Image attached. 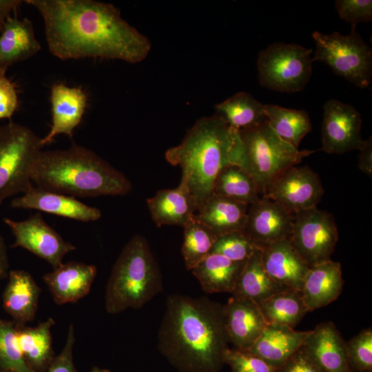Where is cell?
I'll return each mask as SVG.
<instances>
[{
  "label": "cell",
  "mask_w": 372,
  "mask_h": 372,
  "mask_svg": "<svg viewBox=\"0 0 372 372\" xmlns=\"http://www.w3.org/2000/svg\"><path fill=\"white\" fill-rule=\"evenodd\" d=\"M41 15L52 54L61 59L101 58L143 61L149 39L111 3L94 0H26Z\"/></svg>",
  "instance_id": "6da1fadb"
},
{
  "label": "cell",
  "mask_w": 372,
  "mask_h": 372,
  "mask_svg": "<svg viewBox=\"0 0 372 372\" xmlns=\"http://www.w3.org/2000/svg\"><path fill=\"white\" fill-rule=\"evenodd\" d=\"M229 343L223 304L205 296L167 297L158 349L180 372H218Z\"/></svg>",
  "instance_id": "7a4b0ae2"
},
{
  "label": "cell",
  "mask_w": 372,
  "mask_h": 372,
  "mask_svg": "<svg viewBox=\"0 0 372 372\" xmlns=\"http://www.w3.org/2000/svg\"><path fill=\"white\" fill-rule=\"evenodd\" d=\"M31 179L39 188L74 198L124 196L132 189L124 174L76 143L67 149L41 151Z\"/></svg>",
  "instance_id": "3957f363"
},
{
  "label": "cell",
  "mask_w": 372,
  "mask_h": 372,
  "mask_svg": "<svg viewBox=\"0 0 372 372\" xmlns=\"http://www.w3.org/2000/svg\"><path fill=\"white\" fill-rule=\"evenodd\" d=\"M236 131L214 114L199 118L182 143L165 152V158L182 169L180 184L194 198L198 211L212 194L214 180L230 156Z\"/></svg>",
  "instance_id": "277c9868"
},
{
  "label": "cell",
  "mask_w": 372,
  "mask_h": 372,
  "mask_svg": "<svg viewBox=\"0 0 372 372\" xmlns=\"http://www.w3.org/2000/svg\"><path fill=\"white\" fill-rule=\"evenodd\" d=\"M163 291V277L147 240L134 236L116 260L106 286L110 314L140 309Z\"/></svg>",
  "instance_id": "5b68a950"
},
{
  "label": "cell",
  "mask_w": 372,
  "mask_h": 372,
  "mask_svg": "<svg viewBox=\"0 0 372 372\" xmlns=\"http://www.w3.org/2000/svg\"><path fill=\"white\" fill-rule=\"evenodd\" d=\"M317 151L295 148L282 139L267 121L254 128L236 132L230 163L252 178L262 196L282 172Z\"/></svg>",
  "instance_id": "8992f818"
},
{
  "label": "cell",
  "mask_w": 372,
  "mask_h": 372,
  "mask_svg": "<svg viewBox=\"0 0 372 372\" xmlns=\"http://www.w3.org/2000/svg\"><path fill=\"white\" fill-rule=\"evenodd\" d=\"M41 141L21 124L10 121L0 125V205L33 186L31 174L43 147Z\"/></svg>",
  "instance_id": "52a82bcc"
},
{
  "label": "cell",
  "mask_w": 372,
  "mask_h": 372,
  "mask_svg": "<svg viewBox=\"0 0 372 372\" xmlns=\"http://www.w3.org/2000/svg\"><path fill=\"white\" fill-rule=\"evenodd\" d=\"M312 38L316 45L313 61L324 63L335 74L361 89L371 85L372 50L355 30L349 35L315 31Z\"/></svg>",
  "instance_id": "ba28073f"
},
{
  "label": "cell",
  "mask_w": 372,
  "mask_h": 372,
  "mask_svg": "<svg viewBox=\"0 0 372 372\" xmlns=\"http://www.w3.org/2000/svg\"><path fill=\"white\" fill-rule=\"evenodd\" d=\"M312 49L296 43H273L261 50L257 59L261 86L280 92L302 90L312 73Z\"/></svg>",
  "instance_id": "9c48e42d"
},
{
  "label": "cell",
  "mask_w": 372,
  "mask_h": 372,
  "mask_svg": "<svg viewBox=\"0 0 372 372\" xmlns=\"http://www.w3.org/2000/svg\"><path fill=\"white\" fill-rule=\"evenodd\" d=\"M289 240L309 267L330 260L338 240L333 216L317 207L293 214Z\"/></svg>",
  "instance_id": "30bf717a"
},
{
  "label": "cell",
  "mask_w": 372,
  "mask_h": 372,
  "mask_svg": "<svg viewBox=\"0 0 372 372\" xmlns=\"http://www.w3.org/2000/svg\"><path fill=\"white\" fill-rule=\"evenodd\" d=\"M324 189L318 175L308 165L292 166L267 187L265 196L292 214L316 207Z\"/></svg>",
  "instance_id": "8fae6325"
},
{
  "label": "cell",
  "mask_w": 372,
  "mask_h": 372,
  "mask_svg": "<svg viewBox=\"0 0 372 372\" xmlns=\"http://www.w3.org/2000/svg\"><path fill=\"white\" fill-rule=\"evenodd\" d=\"M3 222L14 237V247H20L30 251L48 262L53 269L63 263L68 253L76 249L74 245L65 240L45 223L39 212L22 221L4 218Z\"/></svg>",
  "instance_id": "7c38bea8"
},
{
  "label": "cell",
  "mask_w": 372,
  "mask_h": 372,
  "mask_svg": "<svg viewBox=\"0 0 372 372\" xmlns=\"http://www.w3.org/2000/svg\"><path fill=\"white\" fill-rule=\"evenodd\" d=\"M323 109L322 147L318 151L340 154L354 149L360 151L366 142L360 134V112L352 105L335 99L327 101Z\"/></svg>",
  "instance_id": "4fadbf2b"
},
{
  "label": "cell",
  "mask_w": 372,
  "mask_h": 372,
  "mask_svg": "<svg viewBox=\"0 0 372 372\" xmlns=\"http://www.w3.org/2000/svg\"><path fill=\"white\" fill-rule=\"evenodd\" d=\"M293 214L277 203L261 196L249 206L243 232L259 247L289 239Z\"/></svg>",
  "instance_id": "5bb4252c"
},
{
  "label": "cell",
  "mask_w": 372,
  "mask_h": 372,
  "mask_svg": "<svg viewBox=\"0 0 372 372\" xmlns=\"http://www.w3.org/2000/svg\"><path fill=\"white\" fill-rule=\"evenodd\" d=\"M223 314L229 341L239 351L249 349L267 325L258 304L249 298L231 296Z\"/></svg>",
  "instance_id": "9a60e30c"
},
{
  "label": "cell",
  "mask_w": 372,
  "mask_h": 372,
  "mask_svg": "<svg viewBox=\"0 0 372 372\" xmlns=\"http://www.w3.org/2000/svg\"><path fill=\"white\" fill-rule=\"evenodd\" d=\"M301 349L324 372H352L348 362L346 342L333 322L318 324L311 330Z\"/></svg>",
  "instance_id": "2e32d148"
},
{
  "label": "cell",
  "mask_w": 372,
  "mask_h": 372,
  "mask_svg": "<svg viewBox=\"0 0 372 372\" xmlns=\"http://www.w3.org/2000/svg\"><path fill=\"white\" fill-rule=\"evenodd\" d=\"M13 208L33 209L81 222H92L101 216L99 209L81 203L76 198L32 186L12 199Z\"/></svg>",
  "instance_id": "e0dca14e"
},
{
  "label": "cell",
  "mask_w": 372,
  "mask_h": 372,
  "mask_svg": "<svg viewBox=\"0 0 372 372\" xmlns=\"http://www.w3.org/2000/svg\"><path fill=\"white\" fill-rule=\"evenodd\" d=\"M50 103L52 125L48 134L41 138L43 146L52 143L61 134L72 137L85 114L87 96L81 87L56 83L51 89Z\"/></svg>",
  "instance_id": "ac0fdd59"
},
{
  "label": "cell",
  "mask_w": 372,
  "mask_h": 372,
  "mask_svg": "<svg viewBox=\"0 0 372 372\" xmlns=\"http://www.w3.org/2000/svg\"><path fill=\"white\" fill-rule=\"evenodd\" d=\"M261 258L265 271L275 282L287 289L301 291L310 267L289 239L261 247Z\"/></svg>",
  "instance_id": "d6986e66"
},
{
  "label": "cell",
  "mask_w": 372,
  "mask_h": 372,
  "mask_svg": "<svg viewBox=\"0 0 372 372\" xmlns=\"http://www.w3.org/2000/svg\"><path fill=\"white\" fill-rule=\"evenodd\" d=\"M94 265L79 262L62 263L43 276L56 304L76 302L88 294L96 276Z\"/></svg>",
  "instance_id": "ffe728a7"
},
{
  "label": "cell",
  "mask_w": 372,
  "mask_h": 372,
  "mask_svg": "<svg viewBox=\"0 0 372 372\" xmlns=\"http://www.w3.org/2000/svg\"><path fill=\"white\" fill-rule=\"evenodd\" d=\"M311 330L300 331L287 326L267 324L255 343L244 351L279 368L303 345Z\"/></svg>",
  "instance_id": "44dd1931"
},
{
  "label": "cell",
  "mask_w": 372,
  "mask_h": 372,
  "mask_svg": "<svg viewBox=\"0 0 372 372\" xmlns=\"http://www.w3.org/2000/svg\"><path fill=\"white\" fill-rule=\"evenodd\" d=\"M344 285L341 265L331 259L309 268L301 290L309 312L327 306L341 294Z\"/></svg>",
  "instance_id": "7402d4cb"
},
{
  "label": "cell",
  "mask_w": 372,
  "mask_h": 372,
  "mask_svg": "<svg viewBox=\"0 0 372 372\" xmlns=\"http://www.w3.org/2000/svg\"><path fill=\"white\" fill-rule=\"evenodd\" d=\"M2 295L4 310L16 324L25 325L34 320L41 290L34 278L24 270H11Z\"/></svg>",
  "instance_id": "603a6c76"
},
{
  "label": "cell",
  "mask_w": 372,
  "mask_h": 372,
  "mask_svg": "<svg viewBox=\"0 0 372 372\" xmlns=\"http://www.w3.org/2000/svg\"><path fill=\"white\" fill-rule=\"evenodd\" d=\"M40 50L32 21L8 17L0 35V72H6L10 65L32 57Z\"/></svg>",
  "instance_id": "cb8c5ba5"
},
{
  "label": "cell",
  "mask_w": 372,
  "mask_h": 372,
  "mask_svg": "<svg viewBox=\"0 0 372 372\" xmlns=\"http://www.w3.org/2000/svg\"><path fill=\"white\" fill-rule=\"evenodd\" d=\"M151 216L158 227H185L197 213V204L189 191L182 185L174 189L158 190L147 200Z\"/></svg>",
  "instance_id": "d4e9b609"
},
{
  "label": "cell",
  "mask_w": 372,
  "mask_h": 372,
  "mask_svg": "<svg viewBox=\"0 0 372 372\" xmlns=\"http://www.w3.org/2000/svg\"><path fill=\"white\" fill-rule=\"evenodd\" d=\"M249 206L233 199L212 194L196 214L197 218L218 237L242 231Z\"/></svg>",
  "instance_id": "484cf974"
},
{
  "label": "cell",
  "mask_w": 372,
  "mask_h": 372,
  "mask_svg": "<svg viewBox=\"0 0 372 372\" xmlns=\"http://www.w3.org/2000/svg\"><path fill=\"white\" fill-rule=\"evenodd\" d=\"M54 324L52 318L35 327L15 324L17 342L23 359L35 372H45L55 356L51 335Z\"/></svg>",
  "instance_id": "4316f807"
},
{
  "label": "cell",
  "mask_w": 372,
  "mask_h": 372,
  "mask_svg": "<svg viewBox=\"0 0 372 372\" xmlns=\"http://www.w3.org/2000/svg\"><path fill=\"white\" fill-rule=\"evenodd\" d=\"M246 262L232 261L217 254H210L192 271L207 293H232Z\"/></svg>",
  "instance_id": "83f0119b"
},
{
  "label": "cell",
  "mask_w": 372,
  "mask_h": 372,
  "mask_svg": "<svg viewBox=\"0 0 372 372\" xmlns=\"http://www.w3.org/2000/svg\"><path fill=\"white\" fill-rule=\"evenodd\" d=\"M215 113L231 129L241 132L267 121L265 104L246 92H238L214 106Z\"/></svg>",
  "instance_id": "f1b7e54d"
},
{
  "label": "cell",
  "mask_w": 372,
  "mask_h": 372,
  "mask_svg": "<svg viewBox=\"0 0 372 372\" xmlns=\"http://www.w3.org/2000/svg\"><path fill=\"white\" fill-rule=\"evenodd\" d=\"M288 289L278 285L267 273L262 262L260 248L247 261L231 294L260 304L273 294Z\"/></svg>",
  "instance_id": "f546056e"
},
{
  "label": "cell",
  "mask_w": 372,
  "mask_h": 372,
  "mask_svg": "<svg viewBox=\"0 0 372 372\" xmlns=\"http://www.w3.org/2000/svg\"><path fill=\"white\" fill-rule=\"evenodd\" d=\"M267 324L296 327L308 313L300 291L288 289L258 304Z\"/></svg>",
  "instance_id": "4dcf8cb0"
},
{
  "label": "cell",
  "mask_w": 372,
  "mask_h": 372,
  "mask_svg": "<svg viewBox=\"0 0 372 372\" xmlns=\"http://www.w3.org/2000/svg\"><path fill=\"white\" fill-rule=\"evenodd\" d=\"M265 114L271 129L284 141L298 149L302 139L311 132L308 113L277 105H265Z\"/></svg>",
  "instance_id": "1f68e13d"
},
{
  "label": "cell",
  "mask_w": 372,
  "mask_h": 372,
  "mask_svg": "<svg viewBox=\"0 0 372 372\" xmlns=\"http://www.w3.org/2000/svg\"><path fill=\"white\" fill-rule=\"evenodd\" d=\"M212 194L248 205L256 203L261 197L252 178L243 169L233 164L220 170L214 180Z\"/></svg>",
  "instance_id": "d6a6232c"
},
{
  "label": "cell",
  "mask_w": 372,
  "mask_h": 372,
  "mask_svg": "<svg viewBox=\"0 0 372 372\" xmlns=\"http://www.w3.org/2000/svg\"><path fill=\"white\" fill-rule=\"evenodd\" d=\"M217 236L195 214L184 227L181 254L187 270H192L210 252Z\"/></svg>",
  "instance_id": "836d02e7"
},
{
  "label": "cell",
  "mask_w": 372,
  "mask_h": 372,
  "mask_svg": "<svg viewBox=\"0 0 372 372\" xmlns=\"http://www.w3.org/2000/svg\"><path fill=\"white\" fill-rule=\"evenodd\" d=\"M0 367L12 372H35L23 359L13 321L0 320Z\"/></svg>",
  "instance_id": "e575fe53"
},
{
  "label": "cell",
  "mask_w": 372,
  "mask_h": 372,
  "mask_svg": "<svg viewBox=\"0 0 372 372\" xmlns=\"http://www.w3.org/2000/svg\"><path fill=\"white\" fill-rule=\"evenodd\" d=\"M243 231H234L219 236L210 254H217L236 262H246L260 249Z\"/></svg>",
  "instance_id": "d590c367"
},
{
  "label": "cell",
  "mask_w": 372,
  "mask_h": 372,
  "mask_svg": "<svg viewBox=\"0 0 372 372\" xmlns=\"http://www.w3.org/2000/svg\"><path fill=\"white\" fill-rule=\"evenodd\" d=\"M347 354L352 372H372V330H362L346 342Z\"/></svg>",
  "instance_id": "8d00e7d4"
},
{
  "label": "cell",
  "mask_w": 372,
  "mask_h": 372,
  "mask_svg": "<svg viewBox=\"0 0 372 372\" xmlns=\"http://www.w3.org/2000/svg\"><path fill=\"white\" fill-rule=\"evenodd\" d=\"M225 364L231 372H278V368L250 353L228 348L224 355Z\"/></svg>",
  "instance_id": "74e56055"
},
{
  "label": "cell",
  "mask_w": 372,
  "mask_h": 372,
  "mask_svg": "<svg viewBox=\"0 0 372 372\" xmlns=\"http://www.w3.org/2000/svg\"><path fill=\"white\" fill-rule=\"evenodd\" d=\"M335 8L340 17L351 25V30L360 22L372 21L371 0H337Z\"/></svg>",
  "instance_id": "f35d334b"
},
{
  "label": "cell",
  "mask_w": 372,
  "mask_h": 372,
  "mask_svg": "<svg viewBox=\"0 0 372 372\" xmlns=\"http://www.w3.org/2000/svg\"><path fill=\"white\" fill-rule=\"evenodd\" d=\"M6 72H0V119H11L19 107L16 85L6 76Z\"/></svg>",
  "instance_id": "ab89813d"
},
{
  "label": "cell",
  "mask_w": 372,
  "mask_h": 372,
  "mask_svg": "<svg viewBox=\"0 0 372 372\" xmlns=\"http://www.w3.org/2000/svg\"><path fill=\"white\" fill-rule=\"evenodd\" d=\"M74 343V328L71 324L63 349L58 355L54 356L45 372H78L73 362L72 351Z\"/></svg>",
  "instance_id": "60d3db41"
},
{
  "label": "cell",
  "mask_w": 372,
  "mask_h": 372,
  "mask_svg": "<svg viewBox=\"0 0 372 372\" xmlns=\"http://www.w3.org/2000/svg\"><path fill=\"white\" fill-rule=\"evenodd\" d=\"M278 372H324L314 364L300 348L278 368Z\"/></svg>",
  "instance_id": "b9f144b4"
},
{
  "label": "cell",
  "mask_w": 372,
  "mask_h": 372,
  "mask_svg": "<svg viewBox=\"0 0 372 372\" xmlns=\"http://www.w3.org/2000/svg\"><path fill=\"white\" fill-rule=\"evenodd\" d=\"M358 167L364 174L372 175V139L371 136L366 140L358 155Z\"/></svg>",
  "instance_id": "7bdbcfd3"
},
{
  "label": "cell",
  "mask_w": 372,
  "mask_h": 372,
  "mask_svg": "<svg viewBox=\"0 0 372 372\" xmlns=\"http://www.w3.org/2000/svg\"><path fill=\"white\" fill-rule=\"evenodd\" d=\"M19 0H0V32L3 29V24L10 13L16 11L21 3Z\"/></svg>",
  "instance_id": "ee69618b"
},
{
  "label": "cell",
  "mask_w": 372,
  "mask_h": 372,
  "mask_svg": "<svg viewBox=\"0 0 372 372\" xmlns=\"http://www.w3.org/2000/svg\"><path fill=\"white\" fill-rule=\"evenodd\" d=\"M9 260L6 245L0 233V280L8 276L9 273Z\"/></svg>",
  "instance_id": "f6af8a7d"
},
{
  "label": "cell",
  "mask_w": 372,
  "mask_h": 372,
  "mask_svg": "<svg viewBox=\"0 0 372 372\" xmlns=\"http://www.w3.org/2000/svg\"><path fill=\"white\" fill-rule=\"evenodd\" d=\"M90 372H110L108 369H102L99 366H94L91 369Z\"/></svg>",
  "instance_id": "bcb514c9"
},
{
  "label": "cell",
  "mask_w": 372,
  "mask_h": 372,
  "mask_svg": "<svg viewBox=\"0 0 372 372\" xmlns=\"http://www.w3.org/2000/svg\"><path fill=\"white\" fill-rule=\"evenodd\" d=\"M0 372H12V371L6 370L0 367Z\"/></svg>",
  "instance_id": "7dc6e473"
}]
</instances>
